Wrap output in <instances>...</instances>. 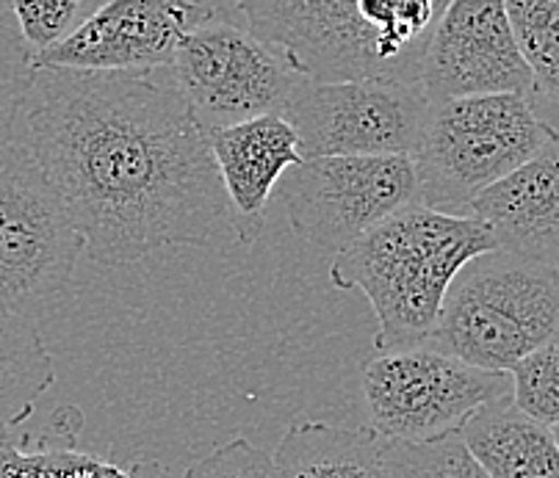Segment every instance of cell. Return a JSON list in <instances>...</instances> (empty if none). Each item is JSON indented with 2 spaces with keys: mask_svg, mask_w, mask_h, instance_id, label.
Listing matches in <instances>:
<instances>
[{
  "mask_svg": "<svg viewBox=\"0 0 559 478\" xmlns=\"http://www.w3.org/2000/svg\"><path fill=\"white\" fill-rule=\"evenodd\" d=\"M557 330L559 268L493 249L460 268L429 343L474 368L510 373Z\"/></svg>",
  "mask_w": 559,
  "mask_h": 478,
  "instance_id": "5",
  "label": "cell"
},
{
  "mask_svg": "<svg viewBox=\"0 0 559 478\" xmlns=\"http://www.w3.org/2000/svg\"><path fill=\"white\" fill-rule=\"evenodd\" d=\"M53 382V355L34 321L0 313V440L31 418Z\"/></svg>",
  "mask_w": 559,
  "mask_h": 478,
  "instance_id": "17",
  "label": "cell"
},
{
  "mask_svg": "<svg viewBox=\"0 0 559 478\" xmlns=\"http://www.w3.org/2000/svg\"><path fill=\"white\" fill-rule=\"evenodd\" d=\"M493 249L496 238L474 216L413 202L335 254L330 279L369 299L377 351L407 349L429 343L460 268Z\"/></svg>",
  "mask_w": 559,
  "mask_h": 478,
  "instance_id": "2",
  "label": "cell"
},
{
  "mask_svg": "<svg viewBox=\"0 0 559 478\" xmlns=\"http://www.w3.org/2000/svg\"><path fill=\"white\" fill-rule=\"evenodd\" d=\"M385 478H490L465 445L463 434L435 443L385 440Z\"/></svg>",
  "mask_w": 559,
  "mask_h": 478,
  "instance_id": "20",
  "label": "cell"
},
{
  "mask_svg": "<svg viewBox=\"0 0 559 478\" xmlns=\"http://www.w3.org/2000/svg\"><path fill=\"white\" fill-rule=\"evenodd\" d=\"M551 434H554V440H557V449H559V423L551 426Z\"/></svg>",
  "mask_w": 559,
  "mask_h": 478,
  "instance_id": "26",
  "label": "cell"
},
{
  "mask_svg": "<svg viewBox=\"0 0 559 478\" xmlns=\"http://www.w3.org/2000/svg\"><path fill=\"white\" fill-rule=\"evenodd\" d=\"M72 431H45L36 440H0V478H142L136 470L78 454Z\"/></svg>",
  "mask_w": 559,
  "mask_h": 478,
  "instance_id": "18",
  "label": "cell"
},
{
  "mask_svg": "<svg viewBox=\"0 0 559 478\" xmlns=\"http://www.w3.org/2000/svg\"><path fill=\"white\" fill-rule=\"evenodd\" d=\"M432 100L418 81L305 77L283 108L294 124L302 158L324 155H407L416 153Z\"/></svg>",
  "mask_w": 559,
  "mask_h": 478,
  "instance_id": "9",
  "label": "cell"
},
{
  "mask_svg": "<svg viewBox=\"0 0 559 478\" xmlns=\"http://www.w3.org/2000/svg\"><path fill=\"white\" fill-rule=\"evenodd\" d=\"M203 130L230 205L241 219L261 227L263 211L283 175L305 160L297 130L283 113Z\"/></svg>",
  "mask_w": 559,
  "mask_h": 478,
  "instance_id": "14",
  "label": "cell"
},
{
  "mask_svg": "<svg viewBox=\"0 0 559 478\" xmlns=\"http://www.w3.org/2000/svg\"><path fill=\"white\" fill-rule=\"evenodd\" d=\"M418 83L432 103L504 92L535 97V77L518 50L504 0H449Z\"/></svg>",
  "mask_w": 559,
  "mask_h": 478,
  "instance_id": "11",
  "label": "cell"
},
{
  "mask_svg": "<svg viewBox=\"0 0 559 478\" xmlns=\"http://www.w3.org/2000/svg\"><path fill=\"white\" fill-rule=\"evenodd\" d=\"M468 216L488 227L501 252L559 268V139L474 196Z\"/></svg>",
  "mask_w": 559,
  "mask_h": 478,
  "instance_id": "13",
  "label": "cell"
},
{
  "mask_svg": "<svg viewBox=\"0 0 559 478\" xmlns=\"http://www.w3.org/2000/svg\"><path fill=\"white\" fill-rule=\"evenodd\" d=\"M183 478H280V473L272 456L247 438H236L191 462Z\"/></svg>",
  "mask_w": 559,
  "mask_h": 478,
  "instance_id": "24",
  "label": "cell"
},
{
  "mask_svg": "<svg viewBox=\"0 0 559 478\" xmlns=\"http://www.w3.org/2000/svg\"><path fill=\"white\" fill-rule=\"evenodd\" d=\"M86 241L20 139L0 144V313L31 315L64 294Z\"/></svg>",
  "mask_w": 559,
  "mask_h": 478,
  "instance_id": "6",
  "label": "cell"
},
{
  "mask_svg": "<svg viewBox=\"0 0 559 478\" xmlns=\"http://www.w3.org/2000/svg\"><path fill=\"white\" fill-rule=\"evenodd\" d=\"M191 3H200V7H214V0H191Z\"/></svg>",
  "mask_w": 559,
  "mask_h": 478,
  "instance_id": "25",
  "label": "cell"
},
{
  "mask_svg": "<svg viewBox=\"0 0 559 478\" xmlns=\"http://www.w3.org/2000/svg\"><path fill=\"white\" fill-rule=\"evenodd\" d=\"M518 50L535 77V95L559 103V0H504Z\"/></svg>",
  "mask_w": 559,
  "mask_h": 478,
  "instance_id": "19",
  "label": "cell"
},
{
  "mask_svg": "<svg viewBox=\"0 0 559 478\" xmlns=\"http://www.w3.org/2000/svg\"><path fill=\"white\" fill-rule=\"evenodd\" d=\"M214 12V7L191 0H106L75 34L34 56V67L84 72L167 70L183 36Z\"/></svg>",
  "mask_w": 559,
  "mask_h": 478,
  "instance_id": "12",
  "label": "cell"
},
{
  "mask_svg": "<svg viewBox=\"0 0 559 478\" xmlns=\"http://www.w3.org/2000/svg\"><path fill=\"white\" fill-rule=\"evenodd\" d=\"M512 404L543 426L559 423V330L510 371Z\"/></svg>",
  "mask_w": 559,
  "mask_h": 478,
  "instance_id": "21",
  "label": "cell"
},
{
  "mask_svg": "<svg viewBox=\"0 0 559 478\" xmlns=\"http://www.w3.org/2000/svg\"><path fill=\"white\" fill-rule=\"evenodd\" d=\"M460 434L490 478H559L551 429L526 418L512 398L476 413Z\"/></svg>",
  "mask_w": 559,
  "mask_h": 478,
  "instance_id": "16",
  "label": "cell"
},
{
  "mask_svg": "<svg viewBox=\"0 0 559 478\" xmlns=\"http://www.w3.org/2000/svg\"><path fill=\"white\" fill-rule=\"evenodd\" d=\"M34 81V56L20 31L0 20V144L17 139L20 113Z\"/></svg>",
  "mask_w": 559,
  "mask_h": 478,
  "instance_id": "23",
  "label": "cell"
},
{
  "mask_svg": "<svg viewBox=\"0 0 559 478\" xmlns=\"http://www.w3.org/2000/svg\"><path fill=\"white\" fill-rule=\"evenodd\" d=\"M106 0H12L17 31L31 56H39L75 34Z\"/></svg>",
  "mask_w": 559,
  "mask_h": 478,
  "instance_id": "22",
  "label": "cell"
},
{
  "mask_svg": "<svg viewBox=\"0 0 559 478\" xmlns=\"http://www.w3.org/2000/svg\"><path fill=\"white\" fill-rule=\"evenodd\" d=\"M247 28L310 81H418L449 0H236Z\"/></svg>",
  "mask_w": 559,
  "mask_h": 478,
  "instance_id": "3",
  "label": "cell"
},
{
  "mask_svg": "<svg viewBox=\"0 0 559 478\" xmlns=\"http://www.w3.org/2000/svg\"><path fill=\"white\" fill-rule=\"evenodd\" d=\"M167 72L203 128L280 113L305 81L283 50L219 12L183 36Z\"/></svg>",
  "mask_w": 559,
  "mask_h": 478,
  "instance_id": "8",
  "label": "cell"
},
{
  "mask_svg": "<svg viewBox=\"0 0 559 478\" xmlns=\"http://www.w3.org/2000/svg\"><path fill=\"white\" fill-rule=\"evenodd\" d=\"M371 431L399 443H435L465 429L476 413L512 398V377L483 371L432 343L380 351L364 362Z\"/></svg>",
  "mask_w": 559,
  "mask_h": 478,
  "instance_id": "7",
  "label": "cell"
},
{
  "mask_svg": "<svg viewBox=\"0 0 559 478\" xmlns=\"http://www.w3.org/2000/svg\"><path fill=\"white\" fill-rule=\"evenodd\" d=\"M17 139L70 207L97 266L164 247L255 241L230 205L203 124L167 70H36Z\"/></svg>",
  "mask_w": 559,
  "mask_h": 478,
  "instance_id": "1",
  "label": "cell"
},
{
  "mask_svg": "<svg viewBox=\"0 0 559 478\" xmlns=\"http://www.w3.org/2000/svg\"><path fill=\"white\" fill-rule=\"evenodd\" d=\"M277 194L297 236L338 254L418 202V180L407 155H324L292 166Z\"/></svg>",
  "mask_w": 559,
  "mask_h": 478,
  "instance_id": "10",
  "label": "cell"
},
{
  "mask_svg": "<svg viewBox=\"0 0 559 478\" xmlns=\"http://www.w3.org/2000/svg\"><path fill=\"white\" fill-rule=\"evenodd\" d=\"M559 130L537 113L532 95H474L432 103L413 158L418 202L468 216L483 194L557 142Z\"/></svg>",
  "mask_w": 559,
  "mask_h": 478,
  "instance_id": "4",
  "label": "cell"
},
{
  "mask_svg": "<svg viewBox=\"0 0 559 478\" xmlns=\"http://www.w3.org/2000/svg\"><path fill=\"white\" fill-rule=\"evenodd\" d=\"M272 459L280 478H385V440L369 429L297 420Z\"/></svg>",
  "mask_w": 559,
  "mask_h": 478,
  "instance_id": "15",
  "label": "cell"
}]
</instances>
